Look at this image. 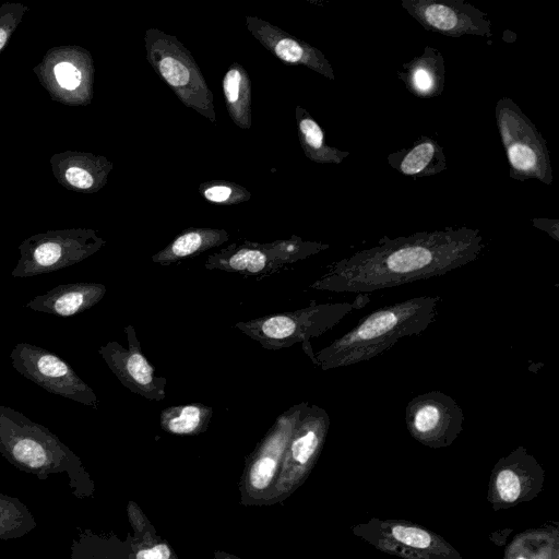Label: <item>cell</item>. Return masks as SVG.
Returning a JSON list of instances; mask_svg holds the SVG:
<instances>
[{
  "instance_id": "30",
  "label": "cell",
  "mask_w": 559,
  "mask_h": 559,
  "mask_svg": "<svg viewBox=\"0 0 559 559\" xmlns=\"http://www.w3.org/2000/svg\"><path fill=\"white\" fill-rule=\"evenodd\" d=\"M518 559H525V558L520 557V558H518Z\"/></svg>"
},
{
  "instance_id": "23",
  "label": "cell",
  "mask_w": 559,
  "mask_h": 559,
  "mask_svg": "<svg viewBox=\"0 0 559 559\" xmlns=\"http://www.w3.org/2000/svg\"><path fill=\"white\" fill-rule=\"evenodd\" d=\"M37 523L19 498L0 492V540L16 539L25 536Z\"/></svg>"
},
{
  "instance_id": "27",
  "label": "cell",
  "mask_w": 559,
  "mask_h": 559,
  "mask_svg": "<svg viewBox=\"0 0 559 559\" xmlns=\"http://www.w3.org/2000/svg\"><path fill=\"white\" fill-rule=\"evenodd\" d=\"M393 536L404 545L414 548H427L431 544V536L417 527L396 525L392 530Z\"/></svg>"
},
{
  "instance_id": "15",
  "label": "cell",
  "mask_w": 559,
  "mask_h": 559,
  "mask_svg": "<svg viewBox=\"0 0 559 559\" xmlns=\"http://www.w3.org/2000/svg\"><path fill=\"white\" fill-rule=\"evenodd\" d=\"M50 166L59 185L83 193L98 192L107 183L114 168L105 156L70 150L53 154Z\"/></svg>"
},
{
  "instance_id": "18",
  "label": "cell",
  "mask_w": 559,
  "mask_h": 559,
  "mask_svg": "<svg viewBox=\"0 0 559 559\" xmlns=\"http://www.w3.org/2000/svg\"><path fill=\"white\" fill-rule=\"evenodd\" d=\"M392 168L409 177L435 176L447 169L443 147L428 136L418 138L409 147L386 157Z\"/></svg>"
},
{
  "instance_id": "13",
  "label": "cell",
  "mask_w": 559,
  "mask_h": 559,
  "mask_svg": "<svg viewBox=\"0 0 559 559\" xmlns=\"http://www.w3.org/2000/svg\"><path fill=\"white\" fill-rule=\"evenodd\" d=\"M124 333L127 348L111 341L102 345L98 354L124 388L147 400H164L166 378L155 374L154 366L142 352L135 329L129 324L124 328Z\"/></svg>"
},
{
  "instance_id": "9",
  "label": "cell",
  "mask_w": 559,
  "mask_h": 559,
  "mask_svg": "<svg viewBox=\"0 0 559 559\" xmlns=\"http://www.w3.org/2000/svg\"><path fill=\"white\" fill-rule=\"evenodd\" d=\"M33 71L51 99L69 106L92 103L95 68L92 55L85 48L76 45L52 47Z\"/></svg>"
},
{
  "instance_id": "21",
  "label": "cell",
  "mask_w": 559,
  "mask_h": 559,
  "mask_svg": "<svg viewBox=\"0 0 559 559\" xmlns=\"http://www.w3.org/2000/svg\"><path fill=\"white\" fill-rule=\"evenodd\" d=\"M295 117L299 143L307 158L319 164L338 165L349 155L348 151L325 143L322 128L304 107L296 106Z\"/></svg>"
},
{
  "instance_id": "17",
  "label": "cell",
  "mask_w": 559,
  "mask_h": 559,
  "mask_svg": "<svg viewBox=\"0 0 559 559\" xmlns=\"http://www.w3.org/2000/svg\"><path fill=\"white\" fill-rule=\"evenodd\" d=\"M397 76L416 97L440 96L445 84V61L439 50L426 46L420 56L402 64Z\"/></svg>"
},
{
  "instance_id": "11",
  "label": "cell",
  "mask_w": 559,
  "mask_h": 559,
  "mask_svg": "<svg viewBox=\"0 0 559 559\" xmlns=\"http://www.w3.org/2000/svg\"><path fill=\"white\" fill-rule=\"evenodd\" d=\"M406 427L418 442L431 447L450 445L463 431L464 413L456 401L441 391L413 397L405 409Z\"/></svg>"
},
{
  "instance_id": "7",
  "label": "cell",
  "mask_w": 559,
  "mask_h": 559,
  "mask_svg": "<svg viewBox=\"0 0 559 559\" xmlns=\"http://www.w3.org/2000/svg\"><path fill=\"white\" fill-rule=\"evenodd\" d=\"M106 245L96 230L64 228L38 233L24 239L13 277H32L72 266Z\"/></svg>"
},
{
  "instance_id": "20",
  "label": "cell",
  "mask_w": 559,
  "mask_h": 559,
  "mask_svg": "<svg viewBox=\"0 0 559 559\" xmlns=\"http://www.w3.org/2000/svg\"><path fill=\"white\" fill-rule=\"evenodd\" d=\"M226 108L233 122L240 129L252 126L251 80L239 62H233L222 80Z\"/></svg>"
},
{
  "instance_id": "14",
  "label": "cell",
  "mask_w": 559,
  "mask_h": 559,
  "mask_svg": "<svg viewBox=\"0 0 559 559\" xmlns=\"http://www.w3.org/2000/svg\"><path fill=\"white\" fill-rule=\"evenodd\" d=\"M246 26L250 34L283 63L304 66L329 80L335 79L331 63L314 46L257 16H246Z\"/></svg>"
},
{
  "instance_id": "8",
  "label": "cell",
  "mask_w": 559,
  "mask_h": 559,
  "mask_svg": "<svg viewBox=\"0 0 559 559\" xmlns=\"http://www.w3.org/2000/svg\"><path fill=\"white\" fill-rule=\"evenodd\" d=\"M328 243L304 240L293 235L288 239L259 243L245 240L234 242L221 251L210 254L204 263L206 270H219L257 278L270 276L281 270L329 249Z\"/></svg>"
},
{
  "instance_id": "29",
  "label": "cell",
  "mask_w": 559,
  "mask_h": 559,
  "mask_svg": "<svg viewBox=\"0 0 559 559\" xmlns=\"http://www.w3.org/2000/svg\"><path fill=\"white\" fill-rule=\"evenodd\" d=\"M532 222L536 228L546 231L555 240H557V241L559 240V221L558 219L535 218Z\"/></svg>"
},
{
  "instance_id": "24",
  "label": "cell",
  "mask_w": 559,
  "mask_h": 559,
  "mask_svg": "<svg viewBox=\"0 0 559 559\" xmlns=\"http://www.w3.org/2000/svg\"><path fill=\"white\" fill-rule=\"evenodd\" d=\"M523 450L519 448L503 459L496 475L498 493L507 502H514L521 495V477L518 471Z\"/></svg>"
},
{
  "instance_id": "2",
  "label": "cell",
  "mask_w": 559,
  "mask_h": 559,
  "mask_svg": "<svg viewBox=\"0 0 559 559\" xmlns=\"http://www.w3.org/2000/svg\"><path fill=\"white\" fill-rule=\"evenodd\" d=\"M439 296H419L381 307L314 354L323 371L370 360L399 340L419 335L437 319Z\"/></svg>"
},
{
  "instance_id": "1",
  "label": "cell",
  "mask_w": 559,
  "mask_h": 559,
  "mask_svg": "<svg viewBox=\"0 0 559 559\" xmlns=\"http://www.w3.org/2000/svg\"><path fill=\"white\" fill-rule=\"evenodd\" d=\"M485 247L481 231L471 227H448L396 238L384 236L377 246L328 265L326 272L309 287L370 294L444 275L477 260Z\"/></svg>"
},
{
  "instance_id": "19",
  "label": "cell",
  "mask_w": 559,
  "mask_h": 559,
  "mask_svg": "<svg viewBox=\"0 0 559 559\" xmlns=\"http://www.w3.org/2000/svg\"><path fill=\"white\" fill-rule=\"evenodd\" d=\"M229 239L225 229L194 227L182 230L164 249L152 255L154 263L167 266L218 247Z\"/></svg>"
},
{
  "instance_id": "22",
  "label": "cell",
  "mask_w": 559,
  "mask_h": 559,
  "mask_svg": "<svg viewBox=\"0 0 559 559\" xmlns=\"http://www.w3.org/2000/svg\"><path fill=\"white\" fill-rule=\"evenodd\" d=\"M213 416V408L202 403L169 406L159 419L164 430L173 435L192 436L204 431Z\"/></svg>"
},
{
  "instance_id": "6",
  "label": "cell",
  "mask_w": 559,
  "mask_h": 559,
  "mask_svg": "<svg viewBox=\"0 0 559 559\" xmlns=\"http://www.w3.org/2000/svg\"><path fill=\"white\" fill-rule=\"evenodd\" d=\"M497 127L509 164V176L524 181L552 183L550 155L542 133L510 98L501 97L495 108Z\"/></svg>"
},
{
  "instance_id": "28",
  "label": "cell",
  "mask_w": 559,
  "mask_h": 559,
  "mask_svg": "<svg viewBox=\"0 0 559 559\" xmlns=\"http://www.w3.org/2000/svg\"><path fill=\"white\" fill-rule=\"evenodd\" d=\"M170 549L165 544L155 545L152 548L142 549L136 552V559H169Z\"/></svg>"
},
{
  "instance_id": "3",
  "label": "cell",
  "mask_w": 559,
  "mask_h": 559,
  "mask_svg": "<svg viewBox=\"0 0 559 559\" xmlns=\"http://www.w3.org/2000/svg\"><path fill=\"white\" fill-rule=\"evenodd\" d=\"M0 453L15 468L39 480L66 473L70 490L78 498L92 490L80 457L57 435L4 405H0Z\"/></svg>"
},
{
  "instance_id": "16",
  "label": "cell",
  "mask_w": 559,
  "mask_h": 559,
  "mask_svg": "<svg viewBox=\"0 0 559 559\" xmlns=\"http://www.w3.org/2000/svg\"><path fill=\"white\" fill-rule=\"evenodd\" d=\"M106 292V286L100 283L60 284L41 295L35 296L26 304V308L68 318L91 309L103 299Z\"/></svg>"
},
{
  "instance_id": "5",
  "label": "cell",
  "mask_w": 559,
  "mask_h": 559,
  "mask_svg": "<svg viewBox=\"0 0 559 559\" xmlns=\"http://www.w3.org/2000/svg\"><path fill=\"white\" fill-rule=\"evenodd\" d=\"M144 48L147 62L177 98L215 123L214 95L191 52L177 37L151 27L144 34Z\"/></svg>"
},
{
  "instance_id": "25",
  "label": "cell",
  "mask_w": 559,
  "mask_h": 559,
  "mask_svg": "<svg viewBox=\"0 0 559 559\" xmlns=\"http://www.w3.org/2000/svg\"><path fill=\"white\" fill-rule=\"evenodd\" d=\"M199 193L210 203L233 205L248 201L251 193L245 187L225 180H212L200 185Z\"/></svg>"
},
{
  "instance_id": "26",
  "label": "cell",
  "mask_w": 559,
  "mask_h": 559,
  "mask_svg": "<svg viewBox=\"0 0 559 559\" xmlns=\"http://www.w3.org/2000/svg\"><path fill=\"white\" fill-rule=\"evenodd\" d=\"M28 7L20 2H4L0 5V53L17 28Z\"/></svg>"
},
{
  "instance_id": "4",
  "label": "cell",
  "mask_w": 559,
  "mask_h": 559,
  "mask_svg": "<svg viewBox=\"0 0 559 559\" xmlns=\"http://www.w3.org/2000/svg\"><path fill=\"white\" fill-rule=\"evenodd\" d=\"M370 294H357L352 302L316 304L294 311L266 314L255 319L239 321L235 328L263 348L278 350L296 343L307 345L310 338L318 337L333 329L353 310L365 307Z\"/></svg>"
},
{
  "instance_id": "12",
  "label": "cell",
  "mask_w": 559,
  "mask_h": 559,
  "mask_svg": "<svg viewBox=\"0 0 559 559\" xmlns=\"http://www.w3.org/2000/svg\"><path fill=\"white\" fill-rule=\"evenodd\" d=\"M402 7L427 31L451 37L492 36L488 15L463 0H402Z\"/></svg>"
},
{
  "instance_id": "10",
  "label": "cell",
  "mask_w": 559,
  "mask_h": 559,
  "mask_svg": "<svg viewBox=\"0 0 559 559\" xmlns=\"http://www.w3.org/2000/svg\"><path fill=\"white\" fill-rule=\"evenodd\" d=\"M13 368L27 380L47 392L98 408L93 389L61 357L38 345L17 343L10 353Z\"/></svg>"
}]
</instances>
